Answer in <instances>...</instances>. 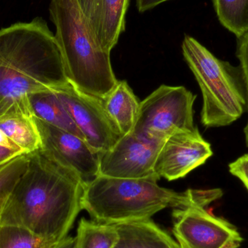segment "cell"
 <instances>
[{
    "instance_id": "obj_1",
    "label": "cell",
    "mask_w": 248,
    "mask_h": 248,
    "mask_svg": "<svg viewBox=\"0 0 248 248\" xmlns=\"http://www.w3.org/2000/svg\"><path fill=\"white\" fill-rule=\"evenodd\" d=\"M84 185L77 174L42 149L29 154L24 173L15 185L0 215V224L19 226L58 242L81 208Z\"/></svg>"
},
{
    "instance_id": "obj_2",
    "label": "cell",
    "mask_w": 248,
    "mask_h": 248,
    "mask_svg": "<svg viewBox=\"0 0 248 248\" xmlns=\"http://www.w3.org/2000/svg\"><path fill=\"white\" fill-rule=\"evenodd\" d=\"M68 83L61 48L42 17L0 29V116L10 111L32 116L28 96Z\"/></svg>"
},
{
    "instance_id": "obj_3",
    "label": "cell",
    "mask_w": 248,
    "mask_h": 248,
    "mask_svg": "<svg viewBox=\"0 0 248 248\" xmlns=\"http://www.w3.org/2000/svg\"><path fill=\"white\" fill-rule=\"evenodd\" d=\"M156 175L121 179L99 175L84 185L81 208L93 221L118 224L151 219L167 208L198 205L207 208L223 196L221 189H187L177 192L157 185Z\"/></svg>"
},
{
    "instance_id": "obj_4",
    "label": "cell",
    "mask_w": 248,
    "mask_h": 248,
    "mask_svg": "<svg viewBox=\"0 0 248 248\" xmlns=\"http://www.w3.org/2000/svg\"><path fill=\"white\" fill-rule=\"evenodd\" d=\"M49 10L68 81L87 94L104 98L119 80L110 53L97 45L78 0H51Z\"/></svg>"
},
{
    "instance_id": "obj_5",
    "label": "cell",
    "mask_w": 248,
    "mask_h": 248,
    "mask_svg": "<svg viewBox=\"0 0 248 248\" xmlns=\"http://www.w3.org/2000/svg\"><path fill=\"white\" fill-rule=\"evenodd\" d=\"M182 48L202 92V125L217 128L238 120L248 108L247 91L240 66L218 59L189 35H185Z\"/></svg>"
},
{
    "instance_id": "obj_6",
    "label": "cell",
    "mask_w": 248,
    "mask_h": 248,
    "mask_svg": "<svg viewBox=\"0 0 248 248\" xmlns=\"http://www.w3.org/2000/svg\"><path fill=\"white\" fill-rule=\"evenodd\" d=\"M196 96L184 87L161 85L140 102L131 133L164 141L179 131H193Z\"/></svg>"
},
{
    "instance_id": "obj_7",
    "label": "cell",
    "mask_w": 248,
    "mask_h": 248,
    "mask_svg": "<svg viewBox=\"0 0 248 248\" xmlns=\"http://www.w3.org/2000/svg\"><path fill=\"white\" fill-rule=\"evenodd\" d=\"M173 234L182 248H240L243 239L237 227L192 205L173 211Z\"/></svg>"
},
{
    "instance_id": "obj_8",
    "label": "cell",
    "mask_w": 248,
    "mask_h": 248,
    "mask_svg": "<svg viewBox=\"0 0 248 248\" xmlns=\"http://www.w3.org/2000/svg\"><path fill=\"white\" fill-rule=\"evenodd\" d=\"M89 145L101 153L122 137L105 110L102 98L90 95L71 82L55 90Z\"/></svg>"
},
{
    "instance_id": "obj_9",
    "label": "cell",
    "mask_w": 248,
    "mask_h": 248,
    "mask_svg": "<svg viewBox=\"0 0 248 248\" xmlns=\"http://www.w3.org/2000/svg\"><path fill=\"white\" fill-rule=\"evenodd\" d=\"M164 141L133 133L122 136L110 150L100 154V175L121 179L155 175V164Z\"/></svg>"
},
{
    "instance_id": "obj_10",
    "label": "cell",
    "mask_w": 248,
    "mask_h": 248,
    "mask_svg": "<svg viewBox=\"0 0 248 248\" xmlns=\"http://www.w3.org/2000/svg\"><path fill=\"white\" fill-rule=\"evenodd\" d=\"M34 121L42 149L54 160L74 172L84 185L100 175V153L93 150L84 139L36 118Z\"/></svg>"
},
{
    "instance_id": "obj_11",
    "label": "cell",
    "mask_w": 248,
    "mask_h": 248,
    "mask_svg": "<svg viewBox=\"0 0 248 248\" xmlns=\"http://www.w3.org/2000/svg\"><path fill=\"white\" fill-rule=\"evenodd\" d=\"M213 155L211 144L198 128L175 133L168 137L156 159L154 173L169 181L185 177Z\"/></svg>"
},
{
    "instance_id": "obj_12",
    "label": "cell",
    "mask_w": 248,
    "mask_h": 248,
    "mask_svg": "<svg viewBox=\"0 0 248 248\" xmlns=\"http://www.w3.org/2000/svg\"><path fill=\"white\" fill-rule=\"evenodd\" d=\"M130 0H86L81 7L93 37L100 48L110 53L125 30Z\"/></svg>"
},
{
    "instance_id": "obj_13",
    "label": "cell",
    "mask_w": 248,
    "mask_h": 248,
    "mask_svg": "<svg viewBox=\"0 0 248 248\" xmlns=\"http://www.w3.org/2000/svg\"><path fill=\"white\" fill-rule=\"evenodd\" d=\"M114 225L119 238L113 248H182L151 219Z\"/></svg>"
},
{
    "instance_id": "obj_14",
    "label": "cell",
    "mask_w": 248,
    "mask_h": 248,
    "mask_svg": "<svg viewBox=\"0 0 248 248\" xmlns=\"http://www.w3.org/2000/svg\"><path fill=\"white\" fill-rule=\"evenodd\" d=\"M106 113L122 135L131 134L140 110V102L125 81H118L102 99Z\"/></svg>"
},
{
    "instance_id": "obj_15",
    "label": "cell",
    "mask_w": 248,
    "mask_h": 248,
    "mask_svg": "<svg viewBox=\"0 0 248 248\" xmlns=\"http://www.w3.org/2000/svg\"><path fill=\"white\" fill-rule=\"evenodd\" d=\"M28 103L33 117L84 139L55 90L31 94L28 96Z\"/></svg>"
},
{
    "instance_id": "obj_16",
    "label": "cell",
    "mask_w": 248,
    "mask_h": 248,
    "mask_svg": "<svg viewBox=\"0 0 248 248\" xmlns=\"http://www.w3.org/2000/svg\"><path fill=\"white\" fill-rule=\"evenodd\" d=\"M0 129L26 154L42 149L40 134L31 115L8 112L0 116Z\"/></svg>"
},
{
    "instance_id": "obj_17",
    "label": "cell",
    "mask_w": 248,
    "mask_h": 248,
    "mask_svg": "<svg viewBox=\"0 0 248 248\" xmlns=\"http://www.w3.org/2000/svg\"><path fill=\"white\" fill-rule=\"evenodd\" d=\"M119 238L114 224H101L82 218L77 229L75 248H113Z\"/></svg>"
},
{
    "instance_id": "obj_18",
    "label": "cell",
    "mask_w": 248,
    "mask_h": 248,
    "mask_svg": "<svg viewBox=\"0 0 248 248\" xmlns=\"http://www.w3.org/2000/svg\"><path fill=\"white\" fill-rule=\"evenodd\" d=\"M218 20L237 39L248 32V0H212Z\"/></svg>"
},
{
    "instance_id": "obj_19",
    "label": "cell",
    "mask_w": 248,
    "mask_h": 248,
    "mask_svg": "<svg viewBox=\"0 0 248 248\" xmlns=\"http://www.w3.org/2000/svg\"><path fill=\"white\" fill-rule=\"evenodd\" d=\"M58 243L19 226L0 224V248H52Z\"/></svg>"
},
{
    "instance_id": "obj_20",
    "label": "cell",
    "mask_w": 248,
    "mask_h": 248,
    "mask_svg": "<svg viewBox=\"0 0 248 248\" xmlns=\"http://www.w3.org/2000/svg\"><path fill=\"white\" fill-rule=\"evenodd\" d=\"M28 162L29 154H23L0 167V215L15 185L26 170Z\"/></svg>"
},
{
    "instance_id": "obj_21",
    "label": "cell",
    "mask_w": 248,
    "mask_h": 248,
    "mask_svg": "<svg viewBox=\"0 0 248 248\" xmlns=\"http://www.w3.org/2000/svg\"><path fill=\"white\" fill-rule=\"evenodd\" d=\"M237 57L240 62V68L243 72V78L246 83L247 91L248 110V32L241 37L238 38L237 42ZM246 145L248 147V120L244 128Z\"/></svg>"
},
{
    "instance_id": "obj_22",
    "label": "cell",
    "mask_w": 248,
    "mask_h": 248,
    "mask_svg": "<svg viewBox=\"0 0 248 248\" xmlns=\"http://www.w3.org/2000/svg\"><path fill=\"white\" fill-rule=\"evenodd\" d=\"M229 170L243 182L248 192V153L230 163Z\"/></svg>"
},
{
    "instance_id": "obj_23",
    "label": "cell",
    "mask_w": 248,
    "mask_h": 248,
    "mask_svg": "<svg viewBox=\"0 0 248 248\" xmlns=\"http://www.w3.org/2000/svg\"><path fill=\"white\" fill-rule=\"evenodd\" d=\"M23 154L26 153L19 149L10 148L0 145V167Z\"/></svg>"
},
{
    "instance_id": "obj_24",
    "label": "cell",
    "mask_w": 248,
    "mask_h": 248,
    "mask_svg": "<svg viewBox=\"0 0 248 248\" xmlns=\"http://www.w3.org/2000/svg\"><path fill=\"white\" fill-rule=\"evenodd\" d=\"M170 0H136V7L140 13H143Z\"/></svg>"
},
{
    "instance_id": "obj_25",
    "label": "cell",
    "mask_w": 248,
    "mask_h": 248,
    "mask_svg": "<svg viewBox=\"0 0 248 248\" xmlns=\"http://www.w3.org/2000/svg\"><path fill=\"white\" fill-rule=\"evenodd\" d=\"M75 237L67 236L52 248H75Z\"/></svg>"
},
{
    "instance_id": "obj_26",
    "label": "cell",
    "mask_w": 248,
    "mask_h": 248,
    "mask_svg": "<svg viewBox=\"0 0 248 248\" xmlns=\"http://www.w3.org/2000/svg\"><path fill=\"white\" fill-rule=\"evenodd\" d=\"M0 145L4 146V147H10V148L19 149L18 147L11 140L9 139V137L0 129ZM23 151V150H22Z\"/></svg>"
},
{
    "instance_id": "obj_27",
    "label": "cell",
    "mask_w": 248,
    "mask_h": 248,
    "mask_svg": "<svg viewBox=\"0 0 248 248\" xmlns=\"http://www.w3.org/2000/svg\"><path fill=\"white\" fill-rule=\"evenodd\" d=\"M78 3H79L80 7H82L83 4L85 2L86 0H78Z\"/></svg>"
}]
</instances>
